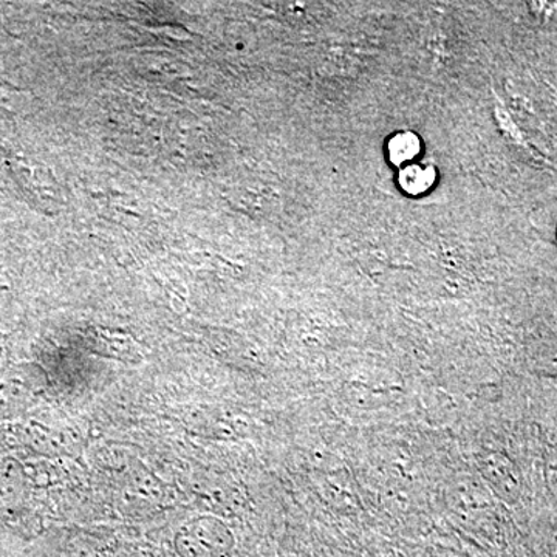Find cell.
<instances>
[{
	"instance_id": "6da1fadb",
	"label": "cell",
	"mask_w": 557,
	"mask_h": 557,
	"mask_svg": "<svg viewBox=\"0 0 557 557\" xmlns=\"http://www.w3.org/2000/svg\"><path fill=\"white\" fill-rule=\"evenodd\" d=\"M435 182V170L420 163H409L399 171L398 183L410 196L426 193Z\"/></svg>"
},
{
	"instance_id": "7a4b0ae2",
	"label": "cell",
	"mask_w": 557,
	"mask_h": 557,
	"mask_svg": "<svg viewBox=\"0 0 557 557\" xmlns=\"http://www.w3.org/2000/svg\"><path fill=\"white\" fill-rule=\"evenodd\" d=\"M421 150L420 138L412 132H399L391 138L387 145L388 159L392 163L401 166V164L412 163Z\"/></svg>"
}]
</instances>
